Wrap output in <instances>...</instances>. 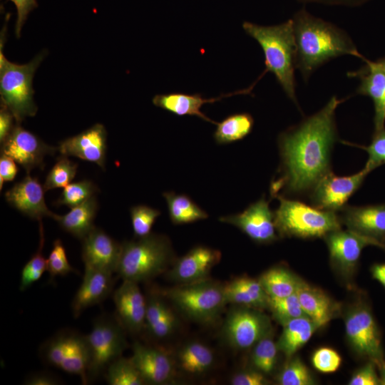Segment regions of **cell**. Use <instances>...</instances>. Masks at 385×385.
<instances>
[{"label": "cell", "instance_id": "cell-1", "mask_svg": "<svg viewBox=\"0 0 385 385\" xmlns=\"http://www.w3.org/2000/svg\"><path fill=\"white\" fill-rule=\"evenodd\" d=\"M344 101L333 96L318 112L279 135L280 165L270 184L272 197L309 195L331 171L332 153L338 139L335 112Z\"/></svg>", "mask_w": 385, "mask_h": 385}, {"label": "cell", "instance_id": "cell-2", "mask_svg": "<svg viewBox=\"0 0 385 385\" xmlns=\"http://www.w3.org/2000/svg\"><path fill=\"white\" fill-rule=\"evenodd\" d=\"M296 43V68L305 81L320 66L344 55L367 60L357 50L346 31L317 18L304 8L292 18Z\"/></svg>", "mask_w": 385, "mask_h": 385}, {"label": "cell", "instance_id": "cell-3", "mask_svg": "<svg viewBox=\"0 0 385 385\" xmlns=\"http://www.w3.org/2000/svg\"><path fill=\"white\" fill-rule=\"evenodd\" d=\"M245 32L261 46L265 69L259 77L272 73L284 92L298 105L296 96V43L292 19L274 26H260L248 21L242 24Z\"/></svg>", "mask_w": 385, "mask_h": 385}, {"label": "cell", "instance_id": "cell-4", "mask_svg": "<svg viewBox=\"0 0 385 385\" xmlns=\"http://www.w3.org/2000/svg\"><path fill=\"white\" fill-rule=\"evenodd\" d=\"M173 257L169 239L163 235L150 233L137 240L122 243L116 273L123 280L145 282L164 272Z\"/></svg>", "mask_w": 385, "mask_h": 385}, {"label": "cell", "instance_id": "cell-5", "mask_svg": "<svg viewBox=\"0 0 385 385\" xmlns=\"http://www.w3.org/2000/svg\"><path fill=\"white\" fill-rule=\"evenodd\" d=\"M274 222L281 237L315 239L342 229L339 214L308 205L297 200L277 197Z\"/></svg>", "mask_w": 385, "mask_h": 385}, {"label": "cell", "instance_id": "cell-6", "mask_svg": "<svg viewBox=\"0 0 385 385\" xmlns=\"http://www.w3.org/2000/svg\"><path fill=\"white\" fill-rule=\"evenodd\" d=\"M43 51L26 64H16L6 59L0 47L1 105L13 114L16 123L29 116H34L38 108L34 101L32 81L34 73L43 59Z\"/></svg>", "mask_w": 385, "mask_h": 385}, {"label": "cell", "instance_id": "cell-7", "mask_svg": "<svg viewBox=\"0 0 385 385\" xmlns=\"http://www.w3.org/2000/svg\"><path fill=\"white\" fill-rule=\"evenodd\" d=\"M178 309L200 323L215 321L227 304L224 285L208 280L181 284L162 292Z\"/></svg>", "mask_w": 385, "mask_h": 385}, {"label": "cell", "instance_id": "cell-8", "mask_svg": "<svg viewBox=\"0 0 385 385\" xmlns=\"http://www.w3.org/2000/svg\"><path fill=\"white\" fill-rule=\"evenodd\" d=\"M39 354L45 364L78 376L83 384H88L90 353L86 335L61 329L41 344Z\"/></svg>", "mask_w": 385, "mask_h": 385}, {"label": "cell", "instance_id": "cell-9", "mask_svg": "<svg viewBox=\"0 0 385 385\" xmlns=\"http://www.w3.org/2000/svg\"><path fill=\"white\" fill-rule=\"evenodd\" d=\"M125 330L115 315L97 317L86 337L90 353L88 383L103 375L108 365L122 356L127 347Z\"/></svg>", "mask_w": 385, "mask_h": 385}, {"label": "cell", "instance_id": "cell-10", "mask_svg": "<svg viewBox=\"0 0 385 385\" xmlns=\"http://www.w3.org/2000/svg\"><path fill=\"white\" fill-rule=\"evenodd\" d=\"M346 338L354 353L376 365L385 361L381 333L369 304L359 299L344 316Z\"/></svg>", "mask_w": 385, "mask_h": 385}, {"label": "cell", "instance_id": "cell-11", "mask_svg": "<svg viewBox=\"0 0 385 385\" xmlns=\"http://www.w3.org/2000/svg\"><path fill=\"white\" fill-rule=\"evenodd\" d=\"M272 331L270 318L261 309L237 305L228 312L222 327L227 343L239 350L253 347Z\"/></svg>", "mask_w": 385, "mask_h": 385}, {"label": "cell", "instance_id": "cell-12", "mask_svg": "<svg viewBox=\"0 0 385 385\" xmlns=\"http://www.w3.org/2000/svg\"><path fill=\"white\" fill-rule=\"evenodd\" d=\"M323 238L332 269L345 282L352 279L365 247L373 245L381 248L380 242L348 229L332 231Z\"/></svg>", "mask_w": 385, "mask_h": 385}, {"label": "cell", "instance_id": "cell-13", "mask_svg": "<svg viewBox=\"0 0 385 385\" xmlns=\"http://www.w3.org/2000/svg\"><path fill=\"white\" fill-rule=\"evenodd\" d=\"M369 173L364 168L346 176H338L329 171L317 182L309 193L312 205L322 210L340 212L361 186Z\"/></svg>", "mask_w": 385, "mask_h": 385}, {"label": "cell", "instance_id": "cell-14", "mask_svg": "<svg viewBox=\"0 0 385 385\" xmlns=\"http://www.w3.org/2000/svg\"><path fill=\"white\" fill-rule=\"evenodd\" d=\"M219 220L237 227L258 244H270L279 237L274 222V212L271 210L269 202L264 196L250 204L243 212L222 216Z\"/></svg>", "mask_w": 385, "mask_h": 385}, {"label": "cell", "instance_id": "cell-15", "mask_svg": "<svg viewBox=\"0 0 385 385\" xmlns=\"http://www.w3.org/2000/svg\"><path fill=\"white\" fill-rule=\"evenodd\" d=\"M1 144V153L14 159L27 174L35 168H42L45 156L54 154L58 149L47 145L19 123H16Z\"/></svg>", "mask_w": 385, "mask_h": 385}, {"label": "cell", "instance_id": "cell-16", "mask_svg": "<svg viewBox=\"0 0 385 385\" xmlns=\"http://www.w3.org/2000/svg\"><path fill=\"white\" fill-rule=\"evenodd\" d=\"M115 317L126 332L139 334L144 331L146 313V297L138 283L123 280L113 293Z\"/></svg>", "mask_w": 385, "mask_h": 385}, {"label": "cell", "instance_id": "cell-17", "mask_svg": "<svg viewBox=\"0 0 385 385\" xmlns=\"http://www.w3.org/2000/svg\"><path fill=\"white\" fill-rule=\"evenodd\" d=\"M122 244L100 228L94 227L82 240V260L85 267L116 272Z\"/></svg>", "mask_w": 385, "mask_h": 385}, {"label": "cell", "instance_id": "cell-18", "mask_svg": "<svg viewBox=\"0 0 385 385\" xmlns=\"http://www.w3.org/2000/svg\"><path fill=\"white\" fill-rule=\"evenodd\" d=\"M107 149V132L96 123L81 133L61 142L58 150L62 155L74 156L97 164L103 170Z\"/></svg>", "mask_w": 385, "mask_h": 385}, {"label": "cell", "instance_id": "cell-19", "mask_svg": "<svg viewBox=\"0 0 385 385\" xmlns=\"http://www.w3.org/2000/svg\"><path fill=\"white\" fill-rule=\"evenodd\" d=\"M220 259L219 250L203 245L195 246L175 262L168 274V278L180 284L206 279Z\"/></svg>", "mask_w": 385, "mask_h": 385}, {"label": "cell", "instance_id": "cell-20", "mask_svg": "<svg viewBox=\"0 0 385 385\" xmlns=\"http://www.w3.org/2000/svg\"><path fill=\"white\" fill-rule=\"evenodd\" d=\"M130 357L146 384H165L174 375L172 359L162 349L135 342Z\"/></svg>", "mask_w": 385, "mask_h": 385}, {"label": "cell", "instance_id": "cell-21", "mask_svg": "<svg viewBox=\"0 0 385 385\" xmlns=\"http://www.w3.org/2000/svg\"><path fill=\"white\" fill-rule=\"evenodd\" d=\"M339 215L342 223L348 230L381 244L385 240V203L346 205Z\"/></svg>", "mask_w": 385, "mask_h": 385}, {"label": "cell", "instance_id": "cell-22", "mask_svg": "<svg viewBox=\"0 0 385 385\" xmlns=\"http://www.w3.org/2000/svg\"><path fill=\"white\" fill-rule=\"evenodd\" d=\"M43 186L37 178L27 174L5 193L6 200L24 215L41 221L44 217L53 218L55 213L47 207Z\"/></svg>", "mask_w": 385, "mask_h": 385}, {"label": "cell", "instance_id": "cell-23", "mask_svg": "<svg viewBox=\"0 0 385 385\" xmlns=\"http://www.w3.org/2000/svg\"><path fill=\"white\" fill-rule=\"evenodd\" d=\"M255 83L249 88L232 93H224L216 98H205L200 93L188 94L184 93H169L157 94L153 98V103L166 111L178 116L192 115L202 120L217 125V122L207 117L201 108L205 103H212L235 95L250 93Z\"/></svg>", "mask_w": 385, "mask_h": 385}, {"label": "cell", "instance_id": "cell-24", "mask_svg": "<svg viewBox=\"0 0 385 385\" xmlns=\"http://www.w3.org/2000/svg\"><path fill=\"white\" fill-rule=\"evenodd\" d=\"M111 272L85 267L83 278L71 302L74 317L87 308L101 303L113 290L115 279Z\"/></svg>", "mask_w": 385, "mask_h": 385}, {"label": "cell", "instance_id": "cell-25", "mask_svg": "<svg viewBox=\"0 0 385 385\" xmlns=\"http://www.w3.org/2000/svg\"><path fill=\"white\" fill-rule=\"evenodd\" d=\"M359 70L347 73L350 78H359L360 84L356 93L369 96L374 106V130L384 128L385 123V70L375 61L366 60Z\"/></svg>", "mask_w": 385, "mask_h": 385}, {"label": "cell", "instance_id": "cell-26", "mask_svg": "<svg viewBox=\"0 0 385 385\" xmlns=\"http://www.w3.org/2000/svg\"><path fill=\"white\" fill-rule=\"evenodd\" d=\"M306 314L322 327L337 317L339 305L324 291L300 279L296 292Z\"/></svg>", "mask_w": 385, "mask_h": 385}, {"label": "cell", "instance_id": "cell-27", "mask_svg": "<svg viewBox=\"0 0 385 385\" xmlns=\"http://www.w3.org/2000/svg\"><path fill=\"white\" fill-rule=\"evenodd\" d=\"M227 304L258 309H268L270 297L259 279L240 277L224 285Z\"/></svg>", "mask_w": 385, "mask_h": 385}, {"label": "cell", "instance_id": "cell-28", "mask_svg": "<svg viewBox=\"0 0 385 385\" xmlns=\"http://www.w3.org/2000/svg\"><path fill=\"white\" fill-rule=\"evenodd\" d=\"M145 329L155 339L170 337L178 326V319L168 304L158 294L151 292L146 297Z\"/></svg>", "mask_w": 385, "mask_h": 385}, {"label": "cell", "instance_id": "cell-29", "mask_svg": "<svg viewBox=\"0 0 385 385\" xmlns=\"http://www.w3.org/2000/svg\"><path fill=\"white\" fill-rule=\"evenodd\" d=\"M71 209L63 215L55 214L53 219L63 230L83 240L95 227L93 222L98 210L96 197L94 195Z\"/></svg>", "mask_w": 385, "mask_h": 385}, {"label": "cell", "instance_id": "cell-30", "mask_svg": "<svg viewBox=\"0 0 385 385\" xmlns=\"http://www.w3.org/2000/svg\"><path fill=\"white\" fill-rule=\"evenodd\" d=\"M282 334L277 342L279 351L292 357L322 326L308 317H299L282 325Z\"/></svg>", "mask_w": 385, "mask_h": 385}, {"label": "cell", "instance_id": "cell-31", "mask_svg": "<svg viewBox=\"0 0 385 385\" xmlns=\"http://www.w3.org/2000/svg\"><path fill=\"white\" fill-rule=\"evenodd\" d=\"M270 298L279 299L295 294L301 279L284 266L272 267L258 279Z\"/></svg>", "mask_w": 385, "mask_h": 385}, {"label": "cell", "instance_id": "cell-32", "mask_svg": "<svg viewBox=\"0 0 385 385\" xmlns=\"http://www.w3.org/2000/svg\"><path fill=\"white\" fill-rule=\"evenodd\" d=\"M163 195L174 225L192 223L208 217V214L187 195L170 191L163 192Z\"/></svg>", "mask_w": 385, "mask_h": 385}, {"label": "cell", "instance_id": "cell-33", "mask_svg": "<svg viewBox=\"0 0 385 385\" xmlns=\"http://www.w3.org/2000/svg\"><path fill=\"white\" fill-rule=\"evenodd\" d=\"M213 133L219 145L232 143L242 140L252 130L254 119L248 113H239L228 115L217 123Z\"/></svg>", "mask_w": 385, "mask_h": 385}, {"label": "cell", "instance_id": "cell-34", "mask_svg": "<svg viewBox=\"0 0 385 385\" xmlns=\"http://www.w3.org/2000/svg\"><path fill=\"white\" fill-rule=\"evenodd\" d=\"M179 366L185 372L200 374L208 370L214 362V354L206 345L192 342L185 344L178 352Z\"/></svg>", "mask_w": 385, "mask_h": 385}, {"label": "cell", "instance_id": "cell-35", "mask_svg": "<svg viewBox=\"0 0 385 385\" xmlns=\"http://www.w3.org/2000/svg\"><path fill=\"white\" fill-rule=\"evenodd\" d=\"M103 376L110 385L146 384L130 358L122 356L108 365Z\"/></svg>", "mask_w": 385, "mask_h": 385}, {"label": "cell", "instance_id": "cell-36", "mask_svg": "<svg viewBox=\"0 0 385 385\" xmlns=\"http://www.w3.org/2000/svg\"><path fill=\"white\" fill-rule=\"evenodd\" d=\"M40 241L38 250L24 266L21 272L19 289L24 291L38 281L47 271V261L42 253L44 245V230L41 220L39 221Z\"/></svg>", "mask_w": 385, "mask_h": 385}, {"label": "cell", "instance_id": "cell-37", "mask_svg": "<svg viewBox=\"0 0 385 385\" xmlns=\"http://www.w3.org/2000/svg\"><path fill=\"white\" fill-rule=\"evenodd\" d=\"M278 351L272 334L261 339L252 352L251 361L255 369L265 375L271 374L276 365Z\"/></svg>", "mask_w": 385, "mask_h": 385}, {"label": "cell", "instance_id": "cell-38", "mask_svg": "<svg viewBox=\"0 0 385 385\" xmlns=\"http://www.w3.org/2000/svg\"><path fill=\"white\" fill-rule=\"evenodd\" d=\"M268 309L272 317L281 325L296 318L308 317L302 307L297 293L283 298H270Z\"/></svg>", "mask_w": 385, "mask_h": 385}, {"label": "cell", "instance_id": "cell-39", "mask_svg": "<svg viewBox=\"0 0 385 385\" xmlns=\"http://www.w3.org/2000/svg\"><path fill=\"white\" fill-rule=\"evenodd\" d=\"M77 168L78 165L67 156L62 155L58 158L46 176L43 185L45 191L65 188L69 185L76 175Z\"/></svg>", "mask_w": 385, "mask_h": 385}, {"label": "cell", "instance_id": "cell-40", "mask_svg": "<svg viewBox=\"0 0 385 385\" xmlns=\"http://www.w3.org/2000/svg\"><path fill=\"white\" fill-rule=\"evenodd\" d=\"M98 191V187L91 180H83L71 183L63 190L56 201V205H66L70 208L76 207Z\"/></svg>", "mask_w": 385, "mask_h": 385}, {"label": "cell", "instance_id": "cell-41", "mask_svg": "<svg viewBox=\"0 0 385 385\" xmlns=\"http://www.w3.org/2000/svg\"><path fill=\"white\" fill-rule=\"evenodd\" d=\"M280 385H312L315 384L311 372L299 357L292 358L277 376Z\"/></svg>", "mask_w": 385, "mask_h": 385}, {"label": "cell", "instance_id": "cell-42", "mask_svg": "<svg viewBox=\"0 0 385 385\" xmlns=\"http://www.w3.org/2000/svg\"><path fill=\"white\" fill-rule=\"evenodd\" d=\"M133 232L138 238L151 233V230L160 211L144 205L133 206L130 210Z\"/></svg>", "mask_w": 385, "mask_h": 385}, {"label": "cell", "instance_id": "cell-43", "mask_svg": "<svg viewBox=\"0 0 385 385\" xmlns=\"http://www.w3.org/2000/svg\"><path fill=\"white\" fill-rule=\"evenodd\" d=\"M46 261L50 281H53L58 276H66L71 272L78 274V272L70 265L65 247L60 239L53 242L52 250Z\"/></svg>", "mask_w": 385, "mask_h": 385}, {"label": "cell", "instance_id": "cell-44", "mask_svg": "<svg viewBox=\"0 0 385 385\" xmlns=\"http://www.w3.org/2000/svg\"><path fill=\"white\" fill-rule=\"evenodd\" d=\"M344 143L359 147L367 152L369 157L364 168L369 173L385 164V127L374 130L371 142L369 145L363 146L348 142Z\"/></svg>", "mask_w": 385, "mask_h": 385}, {"label": "cell", "instance_id": "cell-45", "mask_svg": "<svg viewBox=\"0 0 385 385\" xmlns=\"http://www.w3.org/2000/svg\"><path fill=\"white\" fill-rule=\"evenodd\" d=\"M312 363L319 371L332 373L336 371L340 366L342 358L334 349L322 347L314 352Z\"/></svg>", "mask_w": 385, "mask_h": 385}, {"label": "cell", "instance_id": "cell-46", "mask_svg": "<svg viewBox=\"0 0 385 385\" xmlns=\"http://www.w3.org/2000/svg\"><path fill=\"white\" fill-rule=\"evenodd\" d=\"M349 385H379L381 384L376 364L368 361L357 369L351 377Z\"/></svg>", "mask_w": 385, "mask_h": 385}, {"label": "cell", "instance_id": "cell-47", "mask_svg": "<svg viewBox=\"0 0 385 385\" xmlns=\"http://www.w3.org/2000/svg\"><path fill=\"white\" fill-rule=\"evenodd\" d=\"M231 384L233 385H265L269 384V381L265 377V374L255 369L237 373L232 376Z\"/></svg>", "mask_w": 385, "mask_h": 385}, {"label": "cell", "instance_id": "cell-48", "mask_svg": "<svg viewBox=\"0 0 385 385\" xmlns=\"http://www.w3.org/2000/svg\"><path fill=\"white\" fill-rule=\"evenodd\" d=\"M14 3L17 11V19L15 25V34L17 38L21 36V29L26 22L28 15L38 7L37 0H9Z\"/></svg>", "mask_w": 385, "mask_h": 385}, {"label": "cell", "instance_id": "cell-49", "mask_svg": "<svg viewBox=\"0 0 385 385\" xmlns=\"http://www.w3.org/2000/svg\"><path fill=\"white\" fill-rule=\"evenodd\" d=\"M16 162L11 157L1 153L0 157V189L1 190L4 182L12 181L17 173Z\"/></svg>", "mask_w": 385, "mask_h": 385}, {"label": "cell", "instance_id": "cell-50", "mask_svg": "<svg viewBox=\"0 0 385 385\" xmlns=\"http://www.w3.org/2000/svg\"><path fill=\"white\" fill-rule=\"evenodd\" d=\"M14 116L4 106L1 105L0 110V142L3 143L12 131L14 124Z\"/></svg>", "mask_w": 385, "mask_h": 385}, {"label": "cell", "instance_id": "cell-51", "mask_svg": "<svg viewBox=\"0 0 385 385\" xmlns=\"http://www.w3.org/2000/svg\"><path fill=\"white\" fill-rule=\"evenodd\" d=\"M58 377L48 371L33 373L25 379L26 385H57L61 384Z\"/></svg>", "mask_w": 385, "mask_h": 385}, {"label": "cell", "instance_id": "cell-52", "mask_svg": "<svg viewBox=\"0 0 385 385\" xmlns=\"http://www.w3.org/2000/svg\"><path fill=\"white\" fill-rule=\"evenodd\" d=\"M302 3H319L328 5L359 6L368 0H297Z\"/></svg>", "mask_w": 385, "mask_h": 385}, {"label": "cell", "instance_id": "cell-53", "mask_svg": "<svg viewBox=\"0 0 385 385\" xmlns=\"http://www.w3.org/2000/svg\"><path fill=\"white\" fill-rule=\"evenodd\" d=\"M372 277L385 287V263H376L370 269Z\"/></svg>", "mask_w": 385, "mask_h": 385}, {"label": "cell", "instance_id": "cell-54", "mask_svg": "<svg viewBox=\"0 0 385 385\" xmlns=\"http://www.w3.org/2000/svg\"><path fill=\"white\" fill-rule=\"evenodd\" d=\"M377 366L380 383L382 385H385V361L381 363Z\"/></svg>", "mask_w": 385, "mask_h": 385}, {"label": "cell", "instance_id": "cell-55", "mask_svg": "<svg viewBox=\"0 0 385 385\" xmlns=\"http://www.w3.org/2000/svg\"><path fill=\"white\" fill-rule=\"evenodd\" d=\"M375 63L378 66L385 70V56L380 59H378L376 61H375Z\"/></svg>", "mask_w": 385, "mask_h": 385}, {"label": "cell", "instance_id": "cell-56", "mask_svg": "<svg viewBox=\"0 0 385 385\" xmlns=\"http://www.w3.org/2000/svg\"><path fill=\"white\" fill-rule=\"evenodd\" d=\"M381 248L384 249L385 250V240H384L382 242H381Z\"/></svg>", "mask_w": 385, "mask_h": 385}]
</instances>
